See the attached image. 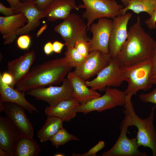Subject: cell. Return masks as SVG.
<instances>
[{"mask_svg": "<svg viewBox=\"0 0 156 156\" xmlns=\"http://www.w3.org/2000/svg\"><path fill=\"white\" fill-rule=\"evenodd\" d=\"M73 67L65 57L46 61L33 67L17 83L16 89L25 92L62 82Z\"/></svg>", "mask_w": 156, "mask_h": 156, "instance_id": "6da1fadb", "label": "cell"}, {"mask_svg": "<svg viewBox=\"0 0 156 156\" xmlns=\"http://www.w3.org/2000/svg\"><path fill=\"white\" fill-rule=\"evenodd\" d=\"M154 41L141 26L140 17L128 31L127 39L116 59L120 67L151 58Z\"/></svg>", "mask_w": 156, "mask_h": 156, "instance_id": "7a4b0ae2", "label": "cell"}, {"mask_svg": "<svg viewBox=\"0 0 156 156\" xmlns=\"http://www.w3.org/2000/svg\"><path fill=\"white\" fill-rule=\"evenodd\" d=\"M132 96L131 94L126 96L124 105L129 114V127L135 126L138 129L136 137L138 146L149 148L152 151L153 156H156V130L153 125L156 105L152 107L148 117L141 118L135 112L131 99Z\"/></svg>", "mask_w": 156, "mask_h": 156, "instance_id": "3957f363", "label": "cell"}, {"mask_svg": "<svg viewBox=\"0 0 156 156\" xmlns=\"http://www.w3.org/2000/svg\"><path fill=\"white\" fill-rule=\"evenodd\" d=\"M152 64L151 58L130 66L121 67L123 80L128 83L124 92L126 96L130 93L135 95L140 90L146 91L151 88L153 84L150 75Z\"/></svg>", "mask_w": 156, "mask_h": 156, "instance_id": "277c9868", "label": "cell"}, {"mask_svg": "<svg viewBox=\"0 0 156 156\" xmlns=\"http://www.w3.org/2000/svg\"><path fill=\"white\" fill-rule=\"evenodd\" d=\"M87 24L83 18L78 15L70 13L54 28L68 47L74 46L78 41L83 40L89 41L90 39L87 34Z\"/></svg>", "mask_w": 156, "mask_h": 156, "instance_id": "5b68a950", "label": "cell"}, {"mask_svg": "<svg viewBox=\"0 0 156 156\" xmlns=\"http://www.w3.org/2000/svg\"><path fill=\"white\" fill-rule=\"evenodd\" d=\"M83 3L77 6L79 9L85 8L86 11L82 17L87 20V30L95 20L102 18H113L120 14V11L123 8L115 0H81Z\"/></svg>", "mask_w": 156, "mask_h": 156, "instance_id": "8992f818", "label": "cell"}, {"mask_svg": "<svg viewBox=\"0 0 156 156\" xmlns=\"http://www.w3.org/2000/svg\"><path fill=\"white\" fill-rule=\"evenodd\" d=\"M124 117L122 120L120 129L119 137L113 147L109 150L103 152L102 156H148L145 152L138 149L136 137L130 138L127 136L128 128L129 127V116L127 111L123 110Z\"/></svg>", "mask_w": 156, "mask_h": 156, "instance_id": "52a82bcc", "label": "cell"}, {"mask_svg": "<svg viewBox=\"0 0 156 156\" xmlns=\"http://www.w3.org/2000/svg\"><path fill=\"white\" fill-rule=\"evenodd\" d=\"M105 91L103 96L80 104L79 112L86 114L93 111L101 112L118 106H124L126 98L124 92L109 87H107Z\"/></svg>", "mask_w": 156, "mask_h": 156, "instance_id": "ba28073f", "label": "cell"}, {"mask_svg": "<svg viewBox=\"0 0 156 156\" xmlns=\"http://www.w3.org/2000/svg\"><path fill=\"white\" fill-rule=\"evenodd\" d=\"M123 81L122 70L118 61L116 58H111L108 65L97 74L96 78L85 83L92 90L102 91L107 87L119 86Z\"/></svg>", "mask_w": 156, "mask_h": 156, "instance_id": "9c48e42d", "label": "cell"}, {"mask_svg": "<svg viewBox=\"0 0 156 156\" xmlns=\"http://www.w3.org/2000/svg\"><path fill=\"white\" fill-rule=\"evenodd\" d=\"M60 86L50 85L46 87L38 88L26 92L27 95L36 99L44 101L49 106H54L63 101L73 97V90L70 83L67 78H65Z\"/></svg>", "mask_w": 156, "mask_h": 156, "instance_id": "30bf717a", "label": "cell"}, {"mask_svg": "<svg viewBox=\"0 0 156 156\" xmlns=\"http://www.w3.org/2000/svg\"><path fill=\"white\" fill-rule=\"evenodd\" d=\"M16 14L23 13L27 20L26 25L14 34L4 38L3 44H9L16 39L18 35L28 34L37 27L40 23V19L44 18L42 11L37 8L35 1L27 2H19L14 8Z\"/></svg>", "mask_w": 156, "mask_h": 156, "instance_id": "8fae6325", "label": "cell"}, {"mask_svg": "<svg viewBox=\"0 0 156 156\" xmlns=\"http://www.w3.org/2000/svg\"><path fill=\"white\" fill-rule=\"evenodd\" d=\"M111 58L109 53L99 50L90 52L83 62L75 68L73 73L84 81L97 74L109 64Z\"/></svg>", "mask_w": 156, "mask_h": 156, "instance_id": "7c38bea8", "label": "cell"}, {"mask_svg": "<svg viewBox=\"0 0 156 156\" xmlns=\"http://www.w3.org/2000/svg\"><path fill=\"white\" fill-rule=\"evenodd\" d=\"M132 13L119 14L112 18L109 43V53L111 58H116L128 36L127 25Z\"/></svg>", "mask_w": 156, "mask_h": 156, "instance_id": "4fadbf2b", "label": "cell"}, {"mask_svg": "<svg viewBox=\"0 0 156 156\" xmlns=\"http://www.w3.org/2000/svg\"><path fill=\"white\" fill-rule=\"evenodd\" d=\"M112 24V20L102 18L98 19L97 23L91 25L89 30L93 36L88 41L90 52L98 50L109 53V43Z\"/></svg>", "mask_w": 156, "mask_h": 156, "instance_id": "5bb4252c", "label": "cell"}, {"mask_svg": "<svg viewBox=\"0 0 156 156\" xmlns=\"http://www.w3.org/2000/svg\"><path fill=\"white\" fill-rule=\"evenodd\" d=\"M4 104L6 117L20 133L33 137V126L27 117L23 108L13 103L6 102Z\"/></svg>", "mask_w": 156, "mask_h": 156, "instance_id": "9a60e30c", "label": "cell"}, {"mask_svg": "<svg viewBox=\"0 0 156 156\" xmlns=\"http://www.w3.org/2000/svg\"><path fill=\"white\" fill-rule=\"evenodd\" d=\"M36 58L35 53L32 50L8 62V72L12 75L14 79L12 87L14 88L28 74Z\"/></svg>", "mask_w": 156, "mask_h": 156, "instance_id": "2e32d148", "label": "cell"}, {"mask_svg": "<svg viewBox=\"0 0 156 156\" xmlns=\"http://www.w3.org/2000/svg\"><path fill=\"white\" fill-rule=\"evenodd\" d=\"M0 101L3 103L11 102L16 104L27 110L30 114L39 111L26 99L25 92L14 89L5 83L0 77Z\"/></svg>", "mask_w": 156, "mask_h": 156, "instance_id": "e0dca14e", "label": "cell"}, {"mask_svg": "<svg viewBox=\"0 0 156 156\" xmlns=\"http://www.w3.org/2000/svg\"><path fill=\"white\" fill-rule=\"evenodd\" d=\"M80 105L79 102L73 98L61 101L54 106H47L44 112L47 116H55L64 121L69 122L76 117Z\"/></svg>", "mask_w": 156, "mask_h": 156, "instance_id": "ac0fdd59", "label": "cell"}, {"mask_svg": "<svg viewBox=\"0 0 156 156\" xmlns=\"http://www.w3.org/2000/svg\"><path fill=\"white\" fill-rule=\"evenodd\" d=\"M74 9L79 10L75 0H54L42 11V15L49 21L63 20Z\"/></svg>", "mask_w": 156, "mask_h": 156, "instance_id": "d6986e66", "label": "cell"}, {"mask_svg": "<svg viewBox=\"0 0 156 156\" xmlns=\"http://www.w3.org/2000/svg\"><path fill=\"white\" fill-rule=\"evenodd\" d=\"M20 133L6 116H0V148L9 156H14L15 143Z\"/></svg>", "mask_w": 156, "mask_h": 156, "instance_id": "ffe728a7", "label": "cell"}, {"mask_svg": "<svg viewBox=\"0 0 156 156\" xmlns=\"http://www.w3.org/2000/svg\"><path fill=\"white\" fill-rule=\"evenodd\" d=\"M67 78L71 84L73 90V97L80 104L85 103L101 95L96 91L89 89L81 79L73 72H70Z\"/></svg>", "mask_w": 156, "mask_h": 156, "instance_id": "44dd1931", "label": "cell"}, {"mask_svg": "<svg viewBox=\"0 0 156 156\" xmlns=\"http://www.w3.org/2000/svg\"><path fill=\"white\" fill-rule=\"evenodd\" d=\"M27 22L25 14L21 12L10 16H0V32L3 38L16 32L24 27Z\"/></svg>", "mask_w": 156, "mask_h": 156, "instance_id": "7402d4cb", "label": "cell"}, {"mask_svg": "<svg viewBox=\"0 0 156 156\" xmlns=\"http://www.w3.org/2000/svg\"><path fill=\"white\" fill-rule=\"evenodd\" d=\"M40 151L38 144L32 137L20 133L16 141L14 156H38Z\"/></svg>", "mask_w": 156, "mask_h": 156, "instance_id": "603a6c76", "label": "cell"}, {"mask_svg": "<svg viewBox=\"0 0 156 156\" xmlns=\"http://www.w3.org/2000/svg\"><path fill=\"white\" fill-rule=\"evenodd\" d=\"M64 121L55 116H48L45 123L37 133V136L41 143L48 140L61 128Z\"/></svg>", "mask_w": 156, "mask_h": 156, "instance_id": "cb8c5ba5", "label": "cell"}, {"mask_svg": "<svg viewBox=\"0 0 156 156\" xmlns=\"http://www.w3.org/2000/svg\"><path fill=\"white\" fill-rule=\"evenodd\" d=\"M156 9V0H130L127 6L120 10V14H124L130 10L138 14L145 12L150 16Z\"/></svg>", "mask_w": 156, "mask_h": 156, "instance_id": "d4e9b609", "label": "cell"}, {"mask_svg": "<svg viewBox=\"0 0 156 156\" xmlns=\"http://www.w3.org/2000/svg\"><path fill=\"white\" fill-rule=\"evenodd\" d=\"M49 140L52 145L58 148L70 141H79L80 140L73 134L69 133L65 128L63 127L53 135Z\"/></svg>", "mask_w": 156, "mask_h": 156, "instance_id": "484cf974", "label": "cell"}, {"mask_svg": "<svg viewBox=\"0 0 156 156\" xmlns=\"http://www.w3.org/2000/svg\"><path fill=\"white\" fill-rule=\"evenodd\" d=\"M64 55L67 61L72 67L75 68L79 66L86 58L81 54L74 46L67 48Z\"/></svg>", "mask_w": 156, "mask_h": 156, "instance_id": "4316f807", "label": "cell"}, {"mask_svg": "<svg viewBox=\"0 0 156 156\" xmlns=\"http://www.w3.org/2000/svg\"><path fill=\"white\" fill-rule=\"evenodd\" d=\"M74 47L85 57H87L90 53L88 41L85 40H81L77 41Z\"/></svg>", "mask_w": 156, "mask_h": 156, "instance_id": "83f0119b", "label": "cell"}, {"mask_svg": "<svg viewBox=\"0 0 156 156\" xmlns=\"http://www.w3.org/2000/svg\"><path fill=\"white\" fill-rule=\"evenodd\" d=\"M153 64L150 75V80L153 84L156 85V41H154L152 54Z\"/></svg>", "mask_w": 156, "mask_h": 156, "instance_id": "f1b7e54d", "label": "cell"}, {"mask_svg": "<svg viewBox=\"0 0 156 156\" xmlns=\"http://www.w3.org/2000/svg\"><path fill=\"white\" fill-rule=\"evenodd\" d=\"M105 146L104 142L103 141H100L96 145L86 152L82 154L73 153L72 155L73 156H96V153L103 148Z\"/></svg>", "mask_w": 156, "mask_h": 156, "instance_id": "f546056e", "label": "cell"}, {"mask_svg": "<svg viewBox=\"0 0 156 156\" xmlns=\"http://www.w3.org/2000/svg\"><path fill=\"white\" fill-rule=\"evenodd\" d=\"M31 39L28 34L21 35L16 41L17 45L21 49H28L31 44Z\"/></svg>", "mask_w": 156, "mask_h": 156, "instance_id": "4dcf8cb0", "label": "cell"}, {"mask_svg": "<svg viewBox=\"0 0 156 156\" xmlns=\"http://www.w3.org/2000/svg\"><path fill=\"white\" fill-rule=\"evenodd\" d=\"M139 98L143 103H150L156 104V87L150 92L140 94Z\"/></svg>", "mask_w": 156, "mask_h": 156, "instance_id": "1f68e13d", "label": "cell"}, {"mask_svg": "<svg viewBox=\"0 0 156 156\" xmlns=\"http://www.w3.org/2000/svg\"><path fill=\"white\" fill-rule=\"evenodd\" d=\"M145 23L149 29L153 30L156 28V9L150 17L146 20Z\"/></svg>", "mask_w": 156, "mask_h": 156, "instance_id": "d6a6232c", "label": "cell"}, {"mask_svg": "<svg viewBox=\"0 0 156 156\" xmlns=\"http://www.w3.org/2000/svg\"><path fill=\"white\" fill-rule=\"evenodd\" d=\"M0 13L5 16H10L16 14L14 8L7 7L1 2L0 3Z\"/></svg>", "mask_w": 156, "mask_h": 156, "instance_id": "836d02e7", "label": "cell"}, {"mask_svg": "<svg viewBox=\"0 0 156 156\" xmlns=\"http://www.w3.org/2000/svg\"><path fill=\"white\" fill-rule=\"evenodd\" d=\"M0 77L5 83L12 87L14 79L11 74L8 72H4L2 75L0 73Z\"/></svg>", "mask_w": 156, "mask_h": 156, "instance_id": "e575fe53", "label": "cell"}, {"mask_svg": "<svg viewBox=\"0 0 156 156\" xmlns=\"http://www.w3.org/2000/svg\"><path fill=\"white\" fill-rule=\"evenodd\" d=\"M54 0H36L35 3L38 8L42 11Z\"/></svg>", "mask_w": 156, "mask_h": 156, "instance_id": "d590c367", "label": "cell"}, {"mask_svg": "<svg viewBox=\"0 0 156 156\" xmlns=\"http://www.w3.org/2000/svg\"><path fill=\"white\" fill-rule=\"evenodd\" d=\"M65 45V44H63L57 40L55 41L53 43V52L56 53H61L63 48Z\"/></svg>", "mask_w": 156, "mask_h": 156, "instance_id": "8d00e7d4", "label": "cell"}, {"mask_svg": "<svg viewBox=\"0 0 156 156\" xmlns=\"http://www.w3.org/2000/svg\"><path fill=\"white\" fill-rule=\"evenodd\" d=\"M44 53L47 55H49L53 52V43L51 41L47 42L44 47Z\"/></svg>", "mask_w": 156, "mask_h": 156, "instance_id": "74e56055", "label": "cell"}, {"mask_svg": "<svg viewBox=\"0 0 156 156\" xmlns=\"http://www.w3.org/2000/svg\"><path fill=\"white\" fill-rule=\"evenodd\" d=\"M47 27V25L46 23L44 24L38 31L36 35V37H38L42 34L44 30L46 29Z\"/></svg>", "mask_w": 156, "mask_h": 156, "instance_id": "f35d334b", "label": "cell"}, {"mask_svg": "<svg viewBox=\"0 0 156 156\" xmlns=\"http://www.w3.org/2000/svg\"><path fill=\"white\" fill-rule=\"evenodd\" d=\"M9 3L10 7L15 8L20 2L18 0H5Z\"/></svg>", "mask_w": 156, "mask_h": 156, "instance_id": "ab89813d", "label": "cell"}, {"mask_svg": "<svg viewBox=\"0 0 156 156\" xmlns=\"http://www.w3.org/2000/svg\"><path fill=\"white\" fill-rule=\"evenodd\" d=\"M0 156H9L8 153L5 150L0 148Z\"/></svg>", "mask_w": 156, "mask_h": 156, "instance_id": "60d3db41", "label": "cell"}, {"mask_svg": "<svg viewBox=\"0 0 156 156\" xmlns=\"http://www.w3.org/2000/svg\"><path fill=\"white\" fill-rule=\"evenodd\" d=\"M123 3V5L124 6V7H125L128 5L129 1L130 0H120Z\"/></svg>", "mask_w": 156, "mask_h": 156, "instance_id": "b9f144b4", "label": "cell"}, {"mask_svg": "<svg viewBox=\"0 0 156 156\" xmlns=\"http://www.w3.org/2000/svg\"><path fill=\"white\" fill-rule=\"evenodd\" d=\"M18 1L21 2H30L35 1L36 0H18Z\"/></svg>", "mask_w": 156, "mask_h": 156, "instance_id": "7bdbcfd3", "label": "cell"}, {"mask_svg": "<svg viewBox=\"0 0 156 156\" xmlns=\"http://www.w3.org/2000/svg\"><path fill=\"white\" fill-rule=\"evenodd\" d=\"M64 155L62 153H58L56 154L54 156H64Z\"/></svg>", "mask_w": 156, "mask_h": 156, "instance_id": "ee69618b", "label": "cell"}]
</instances>
